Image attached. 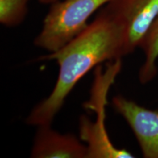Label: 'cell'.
<instances>
[{
  "mask_svg": "<svg viewBox=\"0 0 158 158\" xmlns=\"http://www.w3.org/2000/svg\"><path fill=\"white\" fill-rule=\"evenodd\" d=\"M110 0H59L51 4L35 45L54 52L84 31L91 15Z\"/></svg>",
  "mask_w": 158,
  "mask_h": 158,
  "instance_id": "2",
  "label": "cell"
},
{
  "mask_svg": "<svg viewBox=\"0 0 158 158\" xmlns=\"http://www.w3.org/2000/svg\"><path fill=\"white\" fill-rule=\"evenodd\" d=\"M31 157L34 158H89L87 146L71 134H61L51 125L37 127Z\"/></svg>",
  "mask_w": 158,
  "mask_h": 158,
  "instance_id": "5",
  "label": "cell"
},
{
  "mask_svg": "<svg viewBox=\"0 0 158 158\" xmlns=\"http://www.w3.org/2000/svg\"><path fill=\"white\" fill-rule=\"evenodd\" d=\"M112 106L133 130L145 158H158V110L140 106L121 95L112 99Z\"/></svg>",
  "mask_w": 158,
  "mask_h": 158,
  "instance_id": "4",
  "label": "cell"
},
{
  "mask_svg": "<svg viewBox=\"0 0 158 158\" xmlns=\"http://www.w3.org/2000/svg\"><path fill=\"white\" fill-rule=\"evenodd\" d=\"M40 2L43 4H52L54 3V2L57 1V0H39Z\"/></svg>",
  "mask_w": 158,
  "mask_h": 158,
  "instance_id": "8",
  "label": "cell"
},
{
  "mask_svg": "<svg viewBox=\"0 0 158 158\" xmlns=\"http://www.w3.org/2000/svg\"><path fill=\"white\" fill-rule=\"evenodd\" d=\"M127 56L124 29L106 4L84 31L58 51L37 60H55L59 75L54 89L33 108L27 123L33 126L51 125L65 99L79 81L100 63Z\"/></svg>",
  "mask_w": 158,
  "mask_h": 158,
  "instance_id": "1",
  "label": "cell"
},
{
  "mask_svg": "<svg viewBox=\"0 0 158 158\" xmlns=\"http://www.w3.org/2000/svg\"><path fill=\"white\" fill-rule=\"evenodd\" d=\"M29 0H0V23L7 27L23 22L28 10Z\"/></svg>",
  "mask_w": 158,
  "mask_h": 158,
  "instance_id": "7",
  "label": "cell"
},
{
  "mask_svg": "<svg viewBox=\"0 0 158 158\" xmlns=\"http://www.w3.org/2000/svg\"><path fill=\"white\" fill-rule=\"evenodd\" d=\"M107 5L122 23L126 54H131L157 17L158 0H110Z\"/></svg>",
  "mask_w": 158,
  "mask_h": 158,
  "instance_id": "3",
  "label": "cell"
},
{
  "mask_svg": "<svg viewBox=\"0 0 158 158\" xmlns=\"http://www.w3.org/2000/svg\"><path fill=\"white\" fill-rule=\"evenodd\" d=\"M139 48L143 51L145 59L140 68L138 78L142 84H147L155 78L158 72V15L144 37Z\"/></svg>",
  "mask_w": 158,
  "mask_h": 158,
  "instance_id": "6",
  "label": "cell"
}]
</instances>
